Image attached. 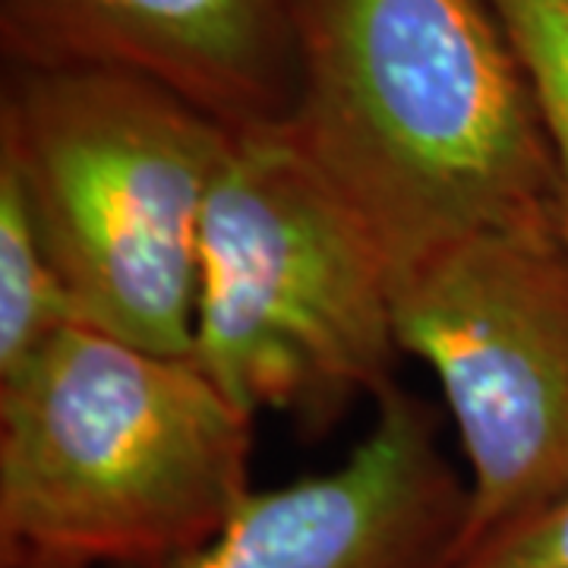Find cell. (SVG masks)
<instances>
[{"label":"cell","instance_id":"cell-6","mask_svg":"<svg viewBox=\"0 0 568 568\" xmlns=\"http://www.w3.org/2000/svg\"><path fill=\"white\" fill-rule=\"evenodd\" d=\"M465 506L436 410L392 383L342 465L253 489L215 537L164 568H436Z\"/></svg>","mask_w":568,"mask_h":568},{"label":"cell","instance_id":"cell-5","mask_svg":"<svg viewBox=\"0 0 568 568\" xmlns=\"http://www.w3.org/2000/svg\"><path fill=\"white\" fill-rule=\"evenodd\" d=\"M395 332L439 379L467 458L455 559L568 493L562 212L452 244L395 278Z\"/></svg>","mask_w":568,"mask_h":568},{"label":"cell","instance_id":"cell-8","mask_svg":"<svg viewBox=\"0 0 568 568\" xmlns=\"http://www.w3.org/2000/svg\"><path fill=\"white\" fill-rule=\"evenodd\" d=\"M77 323V304L48 256L20 178L0 162V383Z\"/></svg>","mask_w":568,"mask_h":568},{"label":"cell","instance_id":"cell-7","mask_svg":"<svg viewBox=\"0 0 568 568\" xmlns=\"http://www.w3.org/2000/svg\"><path fill=\"white\" fill-rule=\"evenodd\" d=\"M0 48L155 82L237 133L284 130L301 89L294 0H0Z\"/></svg>","mask_w":568,"mask_h":568},{"label":"cell","instance_id":"cell-10","mask_svg":"<svg viewBox=\"0 0 568 568\" xmlns=\"http://www.w3.org/2000/svg\"><path fill=\"white\" fill-rule=\"evenodd\" d=\"M436 568H568V493Z\"/></svg>","mask_w":568,"mask_h":568},{"label":"cell","instance_id":"cell-3","mask_svg":"<svg viewBox=\"0 0 568 568\" xmlns=\"http://www.w3.org/2000/svg\"><path fill=\"white\" fill-rule=\"evenodd\" d=\"M237 130L114 70L7 67L0 162L82 325L190 357L205 200Z\"/></svg>","mask_w":568,"mask_h":568},{"label":"cell","instance_id":"cell-4","mask_svg":"<svg viewBox=\"0 0 568 568\" xmlns=\"http://www.w3.org/2000/svg\"><path fill=\"white\" fill-rule=\"evenodd\" d=\"M402 354L395 275L282 130L237 133L205 200L193 364L244 414L323 436Z\"/></svg>","mask_w":568,"mask_h":568},{"label":"cell","instance_id":"cell-1","mask_svg":"<svg viewBox=\"0 0 568 568\" xmlns=\"http://www.w3.org/2000/svg\"><path fill=\"white\" fill-rule=\"evenodd\" d=\"M282 133L366 224L392 275L562 212L528 77L489 0H294Z\"/></svg>","mask_w":568,"mask_h":568},{"label":"cell","instance_id":"cell-9","mask_svg":"<svg viewBox=\"0 0 568 568\" xmlns=\"http://www.w3.org/2000/svg\"><path fill=\"white\" fill-rule=\"evenodd\" d=\"M528 77L559 174L568 227V0H489Z\"/></svg>","mask_w":568,"mask_h":568},{"label":"cell","instance_id":"cell-2","mask_svg":"<svg viewBox=\"0 0 568 568\" xmlns=\"http://www.w3.org/2000/svg\"><path fill=\"white\" fill-rule=\"evenodd\" d=\"M253 420L193 357L70 325L0 383V568H164L253 493Z\"/></svg>","mask_w":568,"mask_h":568}]
</instances>
